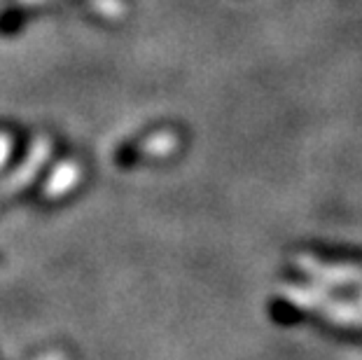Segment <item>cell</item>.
Here are the masks:
<instances>
[{
	"label": "cell",
	"mask_w": 362,
	"mask_h": 360,
	"mask_svg": "<svg viewBox=\"0 0 362 360\" xmlns=\"http://www.w3.org/2000/svg\"><path fill=\"white\" fill-rule=\"evenodd\" d=\"M49 155H52V141L45 139V136H37L33 148L28 150L26 162L21 164L17 171H14L10 178L3 182V185H0V194H12V192H17V190L26 187L28 182L35 178L37 168H40L49 159Z\"/></svg>",
	"instance_id": "1"
},
{
	"label": "cell",
	"mask_w": 362,
	"mask_h": 360,
	"mask_svg": "<svg viewBox=\"0 0 362 360\" xmlns=\"http://www.w3.org/2000/svg\"><path fill=\"white\" fill-rule=\"evenodd\" d=\"M80 164L73 162V159H68V162H61L57 168H54V173L49 175V180L45 182L42 187V197L54 202V199H61L64 194H68L71 190L78 185L80 180Z\"/></svg>",
	"instance_id": "2"
},
{
	"label": "cell",
	"mask_w": 362,
	"mask_h": 360,
	"mask_svg": "<svg viewBox=\"0 0 362 360\" xmlns=\"http://www.w3.org/2000/svg\"><path fill=\"white\" fill-rule=\"evenodd\" d=\"M175 145H178V139H175L173 134H168V132H161L157 136H152V139L145 141L141 148L145 150H150L152 155H166V152H171Z\"/></svg>",
	"instance_id": "3"
},
{
	"label": "cell",
	"mask_w": 362,
	"mask_h": 360,
	"mask_svg": "<svg viewBox=\"0 0 362 360\" xmlns=\"http://www.w3.org/2000/svg\"><path fill=\"white\" fill-rule=\"evenodd\" d=\"M12 136L7 134V132H0V166H3L7 162V157H10V152H12Z\"/></svg>",
	"instance_id": "4"
}]
</instances>
